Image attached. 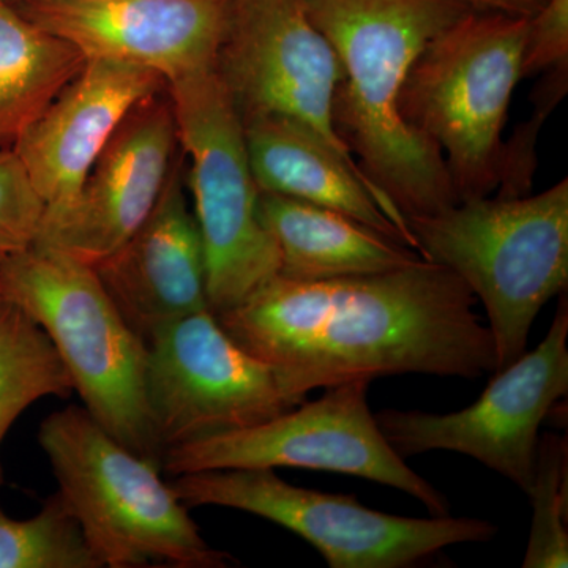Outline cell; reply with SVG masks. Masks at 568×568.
Wrapping results in <instances>:
<instances>
[{"instance_id":"6da1fadb","label":"cell","mask_w":568,"mask_h":568,"mask_svg":"<svg viewBox=\"0 0 568 568\" xmlns=\"http://www.w3.org/2000/svg\"><path fill=\"white\" fill-rule=\"evenodd\" d=\"M476 304L454 272L422 257L383 274L323 282L276 275L215 317L302 403L354 379L495 373V339Z\"/></svg>"},{"instance_id":"7a4b0ae2","label":"cell","mask_w":568,"mask_h":568,"mask_svg":"<svg viewBox=\"0 0 568 568\" xmlns=\"http://www.w3.org/2000/svg\"><path fill=\"white\" fill-rule=\"evenodd\" d=\"M343 67L336 133L377 193L407 216L457 204L443 153L399 114L410 67L466 11L455 0H304Z\"/></svg>"},{"instance_id":"3957f363","label":"cell","mask_w":568,"mask_h":568,"mask_svg":"<svg viewBox=\"0 0 568 568\" xmlns=\"http://www.w3.org/2000/svg\"><path fill=\"white\" fill-rule=\"evenodd\" d=\"M420 256L444 265L484 304L496 372L528 351L530 327L568 284V181L523 196H480L407 216Z\"/></svg>"},{"instance_id":"277c9868","label":"cell","mask_w":568,"mask_h":568,"mask_svg":"<svg viewBox=\"0 0 568 568\" xmlns=\"http://www.w3.org/2000/svg\"><path fill=\"white\" fill-rule=\"evenodd\" d=\"M39 443L103 567L234 566L233 556L201 536L162 480V466L122 446L85 407L69 406L44 418Z\"/></svg>"},{"instance_id":"5b68a950","label":"cell","mask_w":568,"mask_h":568,"mask_svg":"<svg viewBox=\"0 0 568 568\" xmlns=\"http://www.w3.org/2000/svg\"><path fill=\"white\" fill-rule=\"evenodd\" d=\"M3 301L50 336L85 410L115 440L162 466L145 394L148 345L126 324L92 265L33 245L0 261Z\"/></svg>"},{"instance_id":"8992f818","label":"cell","mask_w":568,"mask_h":568,"mask_svg":"<svg viewBox=\"0 0 568 568\" xmlns=\"http://www.w3.org/2000/svg\"><path fill=\"white\" fill-rule=\"evenodd\" d=\"M526 17L469 10L426 43L399 114L443 153L457 201L499 185L508 106L519 80Z\"/></svg>"},{"instance_id":"52a82bcc","label":"cell","mask_w":568,"mask_h":568,"mask_svg":"<svg viewBox=\"0 0 568 568\" xmlns=\"http://www.w3.org/2000/svg\"><path fill=\"white\" fill-rule=\"evenodd\" d=\"M168 93L179 145L190 160L209 310L220 315L278 275V250L261 220V192L246 151L244 122L216 71L174 82Z\"/></svg>"},{"instance_id":"ba28073f","label":"cell","mask_w":568,"mask_h":568,"mask_svg":"<svg viewBox=\"0 0 568 568\" xmlns=\"http://www.w3.org/2000/svg\"><path fill=\"white\" fill-rule=\"evenodd\" d=\"M170 487L186 508H234L297 534L331 568L424 567L452 545L499 532L487 519L384 514L355 496L295 487L274 469L200 470L174 477Z\"/></svg>"},{"instance_id":"9c48e42d","label":"cell","mask_w":568,"mask_h":568,"mask_svg":"<svg viewBox=\"0 0 568 568\" xmlns=\"http://www.w3.org/2000/svg\"><path fill=\"white\" fill-rule=\"evenodd\" d=\"M369 379L324 388L264 424L166 448L162 469L171 477L212 469L304 467L346 474L413 496L432 517L450 515V503L387 443L369 410Z\"/></svg>"},{"instance_id":"30bf717a","label":"cell","mask_w":568,"mask_h":568,"mask_svg":"<svg viewBox=\"0 0 568 568\" xmlns=\"http://www.w3.org/2000/svg\"><path fill=\"white\" fill-rule=\"evenodd\" d=\"M568 301L560 294L544 342L496 372L474 405L448 414L383 409L375 414L403 459L444 450L466 455L532 491L541 424L568 394Z\"/></svg>"},{"instance_id":"8fae6325","label":"cell","mask_w":568,"mask_h":568,"mask_svg":"<svg viewBox=\"0 0 568 568\" xmlns=\"http://www.w3.org/2000/svg\"><path fill=\"white\" fill-rule=\"evenodd\" d=\"M145 394L166 448L264 424L301 402L272 366L242 349L211 310L164 325L148 343Z\"/></svg>"},{"instance_id":"7c38bea8","label":"cell","mask_w":568,"mask_h":568,"mask_svg":"<svg viewBox=\"0 0 568 568\" xmlns=\"http://www.w3.org/2000/svg\"><path fill=\"white\" fill-rule=\"evenodd\" d=\"M215 71L242 119H294L357 163L334 123L342 62L304 0H230Z\"/></svg>"},{"instance_id":"4fadbf2b","label":"cell","mask_w":568,"mask_h":568,"mask_svg":"<svg viewBox=\"0 0 568 568\" xmlns=\"http://www.w3.org/2000/svg\"><path fill=\"white\" fill-rule=\"evenodd\" d=\"M178 145L170 93L142 100L112 134L77 196L44 216L36 245L61 250L92 267L110 256L155 207Z\"/></svg>"},{"instance_id":"5bb4252c","label":"cell","mask_w":568,"mask_h":568,"mask_svg":"<svg viewBox=\"0 0 568 568\" xmlns=\"http://www.w3.org/2000/svg\"><path fill=\"white\" fill-rule=\"evenodd\" d=\"M230 0H63L17 7L85 59L155 71L174 84L215 70Z\"/></svg>"},{"instance_id":"9a60e30c","label":"cell","mask_w":568,"mask_h":568,"mask_svg":"<svg viewBox=\"0 0 568 568\" xmlns=\"http://www.w3.org/2000/svg\"><path fill=\"white\" fill-rule=\"evenodd\" d=\"M164 91L166 81L155 71L85 59L80 73L11 144L47 205L44 216L77 196L126 114Z\"/></svg>"},{"instance_id":"2e32d148","label":"cell","mask_w":568,"mask_h":568,"mask_svg":"<svg viewBox=\"0 0 568 568\" xmlns=\"http://www.w3.org/2000/svg\"><path fill=\"white\" fill-rule=\"evenodd\" d=\"M93 268L112 304L145 343L164 325L209 310L204 246L186 200L181 160L148 219Z\"/></svg>"},{"instance_id":"e0dca14e","label":"cell","mask_w":568,"mask_h":568,"mask_svg":"<svg viewBox=\"0 0 568 568\" xmlns=\"http://www.w3.org/2000/svg\"><path fill=\"white\" fill-rule=\"evenodd\" d=\"M257 189L353 216L414 246L405 219L384 200L357 163L349 162L305 123L283 115L242 119Z\"/></svg>"},{"instance_id":"ac0fdd59","label":"cell","mask_w":568,"mask_h":568,"mask_svg":"<svg viewBox=\"0 0 568 568\" xmlns=\"http://www.w3.org/2000/svg\"><path fill=\"white\" fill-rule=\"evenodd\" d=\"M260 215L278 250V275L294 282L383 274L422 260L413 246L324 205L261 192Z\"/></svg>"},{"instance_id":"d6986e66","label":"cell","mask_w":568,"mask_h":568,"mask_svg":"<svg viewBox=\"0 0 568 568\" xmlns=\"http://www.w3.org/2000/svg\"><path fill=\"white\" fill-rule=\"evenodd\" d=\"M84 62L69 41L0 0V144H13Z\"/></svg>"},{"instance_id":"ffe728a7","label":"cell","mask_w":568,"mask_h":568,"mask_svg":"<svg viewBox=\"0 0 568 568\" xmlns=\"http://www.w3.org/2000/svg\"><path fill=\"white\" fill-rule=\"evenodd\" d=\"M73 390V381L50 336L20 306L3 301L0 305V446L29 406L47 396L69 398Z\"/></svg>"},{"instance_id":"44dd1931","label":"cell","mask_w":568,"mask_h":568,"mask_svg":"<svg viewBox=\"0 0 568 568\" xmlns=\"http://www.w3.org/2000/svg\"><path fill=\"white\" fill-rule=\"evenodd\" d=\"M102 567L61 493L29 519L10 518L0 508V568Z\"/></svg>"},{"instance_id":"7402d4cb","label":"cell","mask_w":568,"mask_h":568,"mask_svg":"<svg viewBox=\"0 0 568 568\" xmlns=\"http://www.w3.org/2000/svg\"><path fill=\"white\" fill-rule=\"evenodd\" d=\"M567 437L540 436L534 477L532 529L523 568H566L567 534Z\"/></svg>"},{"instance_id":"603a6c76","label":"cell","mask_w":568,"mask_h":568,"mask_svg":"<svg viewBox=\"0 0 568 568\" xmlns=\"http://www.w3.org/2000/svg\"><path fill=\"white\" fill-rule=\"evenodd\" d=\"M47 205L13 145L0 144V261L36 245Z\"/></svg>"},{"instance_id":"cb8c5ba5","label":"cell","mask_w":568,"mask_h":568,"mask_svg":"<svg viewBox=\"0 0 568 568\" xmlns=\"http://www.w3.org/2000/svg\"><path fill=\"white\" fill-rule=\"evenodd\" d=\"M568 65V0H545L529 17L521 55L523 78Z\"/></svg>"},{"instance_id":"d4e9b609","label":"cell","mask_w":568,"mask_h":568,"mask_svg":"<svg viewBox=\"0 0 568 568\" xmlns=\"http://www.w3.org/2000/svg\"><path fill=\"white\" fill-rule=\"evenodd\" d=\"M473 10L496 11L514 17H532L544 6L545 0H455Z\"/></svg>"},{"instance_id":"484cf974","label":"cell","mask_w":568,"mask_h":568,"mask_svg":"<svg viewBox=\"0 0 568 568\" xmlns=\"http://www.w3.org/2000/svg\"><path fill=\"white\" fill-rule=\"evenodd\" d=\"M14 7L40 6V3L63 2V0H10Z\"/></svg>"},{"instance_id":"4316f807","label":"cell","mask_w":568,"mask_h":568,"mask_svg":"<svg viewBox=\"0 0 568 568\" xmlns=\"http://www.w3.org/2000/svg\"><path fill=\"white\" fill-rule=\"evenodd\" d=\"M3 304V294H2V287H0V305Z\"/></svg>"}]
</instances>
